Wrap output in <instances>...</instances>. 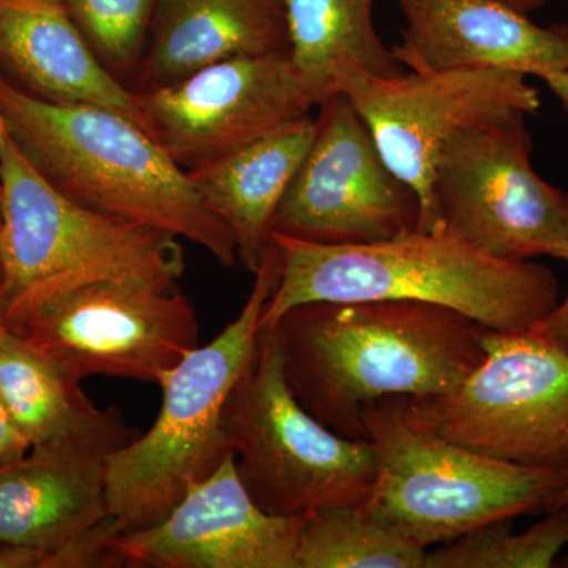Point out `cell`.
<instances>
[{
  "mask_svg": "<svg viewBox=\"0 0 568 568\" xmlns=\"http://www.w3.org/2000/svg\"><path fill=\"white\" fill-rule=\"evenodd\" d=\"M295 399L336 435L366 439L364 413L390 396L454 390L484 362L488 328L416 301L308 302L275 321Z\"/></svg>",
  "mask_w": 568,
  "mask_h": 568,
  "instance_id": "6da1fadb",
  "label": "cell"
},
{
  "mask_svg": "<svg viewBox=\"0 0 568 568\" xmlns=\"http://www.w3.org/2000/svg\"><path fill=\"white\" fill-rule=\"evenodd\" d=\"M282 275L260 328L308 302L416 301L447 306L495 332H526L559 304V282L537 261L489 256L444 226L362 245L272 233Z\"/></svg>",
  "mask_w": 568,
  "mask_h": 568,
  "instance_id": "7a4b0ae2",
  "label": "cell"
},
{
  "mask_svg": "<svg viewBox=\"0 0 568 568\" xmlns=\"http://www.w3.org/2000/svg\"><path fill=\"white\" fill-rule=\"evenodd\" d=\"M0 111L37 170L78 204L185 239L224 267L239 263L230 227L133 119L97 104L40 99L2 74Z\"/></svg>",
  "mask_w": 568,
  "mask_h": 568,
  "instance_id": "3957f363",
  "label": "cell"
},
{
  "mask_svg": "<svg viewBox=\"0 0 568 568\" xmlns=\"http://www.w3.org/2000/svg\"><path fill=\"white\" fill-rule=\"evenodd\" d=\"M282 265V250L271 239L241 315L163 373L162 409L151 429L108 458L106 499L118 537L162 521L186 489L233 454L224 436V409L252 361Z\"/></svg>",
  "mask_w": 568,
  "mask_h": 568,
  "instance_id": "277c9868",
  "label": "cell"
},
{
  "mask_svg": "<svg viewBox=\"0 0 568 568\" xmlns=\"http://www.w3.org/2000/svg\"><path fill=\"white\" fill-rule=\"evenodd\" d=\"M0 263L7 320L81 284L138 280L178 290L181 239L123 222L63 194L7 129L0 164Z\"/></svg>",
  "mask_w": 568,
  "mask_h": 568,
  "instance_id": "5b68a950",
  "label": "cell"
},
{
  "mask_svg": "<svg viewBox=\"0 0 568 568\" xmlns=\"http://www.w3.org/2000/svg\"><path fill=\"white\" fill-rule=\"evenodd\" d=\"M377 477L364 506L422 547L447 544L499 519L547 511L568 469H541L485 457L426 428L405 396L364 413Z\"/></svg>",
  "mask_w": 568,
  "mask_h": 568,
  "instance_id": "8992f818",
  "label": "cell"
},
{
  "mask_svg": "<svg viewBox=\"0 0 568 568\" xmlns=\"http://www.w3.org/2000/svg\"><path fill=\"white\" fill-rule=\"evenodd\" d=\"M223 429L242 484L267 514L364 506L375 488L372 440L336 435L295 399L274 325L257 332L252 361L227 398Z\"/></svg>",
  "mask_w": 568,
  "mask_h": 568,
  "instance_id": "52a82bcc",
  "label": "cell"
},
{
  "mask_svg": "<svg viewBox=\"0 0 568 568\" xmlns=\"http://www.w3.org/2000/svg\"><path fill=\"white\" fill-rule=\"evenodd\" d=\"M485 358L444 395L407 398L437 436L485 457L568 469V354L532 331L484 335Z\"/></svg>",
  "mask_w": 568,
  "mask_h": 568,
  "instance_id": "ba28073f",
  "label": "cell"
},
{
  "mask_svg": "<svg viewBox=\"0 0 568 568\" xmlns=\"http://www.w3.org/2000/svg\"><path fill=\"white\" fill-rule=\"evenodd\" d=\"M7 325L78 383L110 376L159 384L200 346L192 302L178 290L138 280L81 284L14 313Z\"/></svg>",
  "mask_w": 568,
  "mask_h": 568,
  "instance_id": "9c48e42d",
  "label": "cell"
},
{
  "mask_svg": "<svg viewBox=\"0 0 568 568\" xmlns=\"http://www.w3.org/2000/svg\"><path fill=\"white\" fill-rule=\"evenodd\" d=\"M532 149L521 114L455 134L436 164L439 226L497 260L562 261L568 192L538 175Z\"/></svg>",
  "mask_w": 568,
  "mask_h": 568,
  "instance_id": "30bf717a",
  "label": "cell"
},
{
  "mask_svg": "<svg viewBox=\"0 0 568 568\" xmlns=\"http://www.w3.org/2000/svg\"><path fill=\"white\" fill-rule=\"evenodd\" d=\"M336 89L364 119L387 166L417 194L420 231L439 226L433 185L447 142L470 126L540 110L528 77L510 70L403 71L379 78L343 65Z\"/></svg>",
  "mask_w": 568,
  "mask_h": 568,
  "instance_id": "8fae6325",
  "label": "cell"
},
{
  "mask_svg": "<svg viewBox=\"0 0 568 568\" xmlns=\"http://www.w3.org/2000/svg\"><path fill=\"white\" fill-rule=\"evenodd\" d=\"M317 108L315 140L276 209L272 233L362 245L417 230V194L384 162L349 100L338 92Z\"/></svg>",
  "mask_w": 568,
  "mask_h": 568,
  "instance_id": "7c38bea8",
  "label": "cell"
},
{
  "mask_svg": "<svg viewBox=\"0 0 568 568\" xmlns=\"http://www.w3.org/2000/svg\"><path fill=\"white\" fill-rule=\"evenodd\" d=\"M140 125L183 170H196L315 108L287 52L235 58L136 93Z\"/></svg>",
  "mask_w": 568,
  "mask_h": 568,
  "instance_id": "4fadbf2b",
  "label": "cell"
},
{
  "mask_svg": "<svg viewBox=\"0 0 568 568\" xmlns=\"http://www.w3.org/2000/svg\"><path fill=\"white\" fill-rule=\"evenodd\" d=\"M306 517H278L257 506L231 454L186 489L162 521L115 538L112 555L118 567L298 568Z\"/></svg>",
  "mask_w": 568,
  "mask_h": 568,
  "instance_id": "5bb4252c",
  "label": "cell"
},
{
  "mask_svg": "<svg viewBox=\"0 0 568 568\" xmlns=\"http://www.w3.org/2000/svg\"><path fill=\"white\" fill-rule=\"evenodd\" d=\"M405 28L392 48L409 71L510 70L544 80L568 70V26H538L503 0H396Z\"/></svg>",
  "mask_w": 568,
  "mask_h": 568,
  "instance_id": "9a60e30c",
  "label": "cell"
},
{
  "mask_svg": "<svg viewBox=\"0 0 568 568\" xmlns=\"http://www.w3.org/2000/svg\"><path fill=\"white\" fill-rule=\"evenodd\" d=\"M108 458L36 450L0 466V547L40 549L65 567L74 544L111 521Z\"/></svg>",
  "mask_w": 568,
  "mask_h": 568,
  "instance_id": "2e32d148",
  "label": "cell"
},
{
  "mask_svg": "<svg viewBox=\"0 0 568 568\" xmlns=\"http://www.w3.org/2000/svg\"><path fill=\"white\" fill-rule=\"evenodd\" d=\"M0 63L32 95L110 108L140 123L136 93L103 65L65 0H0Z\"/></svg>",
  "mask_w": 568,
  "mask_h": 568,
  "instance_id": "e0dca14e",
  "label": "cell"
},
{
  "mask_svg": "<svg viewBox=\"0 0 568 568\" xmlns=\"http://www.w3.org/2000/svg\"><path fill=\"white\" fill-rule=\"evenodd\" d=\"M0 399L36 450L110 458L141 435L119 407L93 405L78 381L10 332L0 345Z\"/></svg>",
  "mask_w": 568,
  "mask_h": 568,
  "instance_id": "ac0fdd59",
  "label": "cell"
},
{
  "mask_svg": "<svg viewBox=\"0 0 568 568\" xmlns=\"http://www.w3.org/2000/svg\"><path fill=\"white\" fill-rule=\"evenodd\" d=\"M151 28L148 89L230 59L287 52L284 0H159Z\"/></svg>",
  "mask_w": 568,
  "mask_h": 568,
  "instance_id": "d6986e66",
  "label": "cell"
},
{
  "mask_svg": "<svg viewBox=\"0 0 568 568\" xmlns=\"http://www.w3.org/2000/svg\"><path fill=\"white\" fill-rule=\"evenodd\" d=\"M315 134L316 119L305 115L230 155L189 171L205 205L233 233L239 263L253 274L271 245L276 209Z\"/></svg>",
  "mask_w": 568,
  "mask_h": 568,
  "instance_id": "ffe728a7",
  "label": "cell"
},
{
  "mask_svg": "<svg viewBox=\"0 0 568 568\" xmlns=\"http://www.w3.org/2000/svg\"><path fill=\"white\" fill-rule=\"evenodd\" d=\"M376 0H284L287 55L315 106L338 93L336 71L355 65L379 78L402 65L376 31Z\"/></svg>",
  "mask_w": 568,
  "mask_h": 568,
  "instance_id": "44dd1931",
  "label": "cell"
},
{
  "mask_svg": "<svg viewBox=\"0 0 568 568\" xmlns=\"http://www.w3.org/2000/svg\"><path fill=\"white\" fill-rule=\"evenodd\" d=\"M428 548L365 506L325 507L305 519L298 568H425Z\"/></svg>",
  "mask_w": 568,
  "mask_h": 568,
  "instance_id": "7402d4cb",
  "label": "cell"
},
{
  "mask_svg": "<svg viewBox=\"0 0 568 568\" xmlns=\"http://www.w3.org/2000/svg\"><path fill=\"white\" fill-rule=\"evenodd\" d=\"M514 519L489 523L426 556L425 568H552L568 547V507L514 532Z\"/></svg>",
  "mask_w": 568,
  "mask_h": 568,
  "instance_id": "603a6c76",
  "label": "cell"
},
{
  "mask_svg": "<svg viewBox=\"0 0 568 568\" xmlns=\"http://www.w3.org/2000/svg\"><path fill=\"white\" fill-rule=\"evenodd\" d=\"M159 0H65L71 18L106 69H125L140 55Z\"/></svg>",
  "mask_w": 568,
  "mask_h": 568,
  "instance_id": "cb8c5ba5",
  "label": "cell"
},
{
  "mask_svg": "<svg viewBox=\"0 0 568 568\" xmlns=\"http://www.w3.org/2000/svg\"><path fill=\"white\" fill-rule=\"evenodd\" d=\"M31 447V440L24 436L0 399V466L24 458Z\"/></svg>",
  "mask_w": 568,
  "mask_h": 568,
  "instance_id": "d4e9b609",
  "label": "cell"
},
{
  "mask_svg": "<svg viewBox=\"0 0 568 568\" xmlns=\"http://www.w3.org/2000/svg\"><path fill=\"white\" fill-rule=\"evenodd\" d=\"M562 261H566L568 265V246ZM529 331L541 336V338L548 339L549 343L568 354V294L564 301H559V304L544 320L538 321Z\"/></svg>",
  "mask_w": 568,
  "mask_h": 568,
  "instance_id": "484cf974",
  "label": "cell"
},
{
  "mask_svg": "<svg viewBox=\"0 0 568 568\" xmlns=\"http://www.w3.org/2000/svg\"><path fill=\"white\" fill-rule=\"evenodd\" d=\"M51 567V556L40 549L0 547V568Z\"/></svg>",
  "mask_w": 568,
  "mask_h": 568,
  "instance_id": "4316f807",
  "label": "cell"
},
{
  "mask_svg": "<svg viewBox=\"0 0 568 568\" xmlns=\"http://www.w3.org/2000/svg\"><path fill=\"white\" fill-rule=\"evenodd\" d=\"M541 81L547 82L549 91L555 93L556 99L559 100L568 114V70L556 71V73L548 74Z\"/></svg>",
  "mask_w": 568,
  "mask_h": 568,
  "instance_id": "83f0119b",
  "label": "cell"
},
{
  "mask_svg": "<svg viewBox=\"0 0 568 568\" xmlns=\"http://www.w3.org/2000/svg\"><path fill=\"white\" fill-rule=\"evenodd\" d=\"M503 2L508 3V6L515 7V9L525 11V13H532L544 7L548 0H503Z\"/></svg>",
  "mask_w": 568,
  "mask_h": 568,
  "instance_id": "f1b7e54d",
  "label": "cell"
},
{
  "mask_svg": "<svg viewBox=\"0 0 568 568\" xmlns=\"http://www.w3.org/2000/svg\"><path fill=\"white\" fill-rule=\"evenodd\" d=\"M9 335V325H7V298L3 293L2 280H0V345L6 336Z\"/></svg>",
  "mask_w": 568,
  "mask_h": 568,
  "instance_id": "f546056e",
  "label": "cell"
},
{
  "mask_svg": "<svg viewBox=\"0 0 568 568\" xmlns=\"http://www.w3.org/2000/svg\"><path fill=\"white\" fill-rule=\"evenodd\" d=\"M562 507H568V484L566 485V487L560 489L559 495L551 500V504H549L547 511L558 510V508ZM547 511H545V514H547Z\"/></svg>",
  "mask_w": 568,
  "mask_h": 568,
  "instance_id": "4dcf8cb0",
  "label": "cell"
},
{
  "mask_svg": "<svg viewBox=\"0 0 568 568\" xmlns=\"http://www.w3.org/2000/svg\"><path fill=\"white\" fill-rule=\"evenodd\" d=\"M6 133H7L6 119H3L2 111H0V164H2V145H3V138H6ZM0 197H2V183H0Z\"/></svg>",
  "mask_w": 568,
  "mask_h": 568,
  "instance_id": "1f68e13d",
  "label": "cell"
},
{
  "mask_svg": "<svg viewBox=\"0 0 568 568\" xmlns=\"http://www.w3.org/2000/svg\"><path fill=\"white\" fill-rule=\"evenodd\" d=\"M555 567L568 568V547L560 552L559 558L556 559Z\"/></svg>",
  "mask_w": 568,
  "mask_h": 568,
  "instance_id": "d6a6232c",
  "label": "cell"
},
{
  "mask_svg": "<svg viewBox=\"0 0 568 568\" xmlns=\"http://www.w3.org/2000/svg\"><path fill=\"white\" fill-rule=\"evenodd\" d=\"M0 280H2V263H0Z\"/></svg>",
  "mask_w": 568,
  "mask_h": 568,
  "instance_id": "836d02e7",
  "label": "cell"
},
{
  "mask_svg": "<svg viewBox=\"0 0 568 568\" xmlns=\"http://www.w3.org/2000/svg\"><path fill=\"white\" fill-rule=\"evenodd\" d=\"M567 2H568V0H567Z\"/></svg>",
  "mask_w": 568,
  "mask_h": 568,
  "instance_id": "e575fe53",
  "label": "cell"
}]
</instances>
